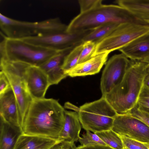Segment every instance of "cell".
Instances as JSON below:
<instances>
[{"mask_svg": "<svg viewBox=\"0 0 149 149\" xmlns=\"http://www.w3.org/2000/svg\"><path fill=\"white\" fill-rule=\"evenodd\" d=\"M107 146L114 149H124L122 140L112 129L95 133Z\"/></svg>", "mask_w": 149, "mask_h": 149, "instance_id": "7402d4cb", "label": "cell"}, {"mask_svg": "<svg viewBox=\"0 0 149 149\" xmlns=\"http://www.w3.org/2000/svg\"><path fill=\"white\" fill-rule=\"evenodd\" d=\"M82 127L77 112L65 111L63 125L59 140L74 143L79 140Z\"/></svg>", "mask_w": 149, "mask_h": 149, "instance_id": "2e32d148", "label": "cell"}, {"mask_svg": "<svg viewBox=\"0 0 149 149\" xmlns=\"http://www.w3.org/2000/svg\"><path fill=\"white\" fill-rule=\"evenodd\" d=\"M137 104L149 110V88L143 84L139 95Z\"/></svg>", "mask_w": 149, "mask_h": 149, "instance_id": "83f0119b", "label": "cell"}, {"mask_svg": "<svg viewBox=\"0 0 149 149\" xmlns=\"http://www.w3.org/2000/svg\"><path fill=\"white\" fill-rule=\"evenodd\" d=\"M78 149H114L108 146L102 145L82 146L77 147Z\"/></svg>", "mask_w": 149, "mask_h": 149, "instance_id": "1f68e13d", "label": "cell"}, {"mask_svg": "<svg viewBox=\"0 0 149 149\" xmlns=\"http://www.w3.org/2000/svg\"><path fill=\"white\" fill-rule=\"evenodd\" d=\"M130 62L122 53L113 56L107 62L100 81L102 96L108 93L121 82Z\"/></svg>", "mask_w": 149, "mask_h": 149, "instance_id": "30bf717a", "label": "cell"}, {"mask_svg": "<svg viewBox=\"0 0 149 149\" xmlns=\"http://www.w3.org/2000/svg\"><path fill=\"white\" fill-rule=\"evenodd\" d=\"M142 21L125 8L118 5L102 4L90 10L80 13L67 26L68 32L92 30L110 23L121 24Z\"/></svg>", "mask_w": 149, "mask_h": 149, "instance_id": "3957f363", "label": "cell"}, {"mask_svg": "<svg viewBox=\"0 0 149 149\" xmlns=\"http://www.w3.org/2000/svg\"><path fill=\"white\" fill-rule=\"evenodd\" d=\"M78 141L81 146H90L95 145L107 146L104 142L95 133L89 131H86L80 136Z\"/></svg>", "mask_w": 149, "mask_h": 149, "instance_id": "cb8c5ba5", "label": "cell"}, {"mask_svg": "<svg viewBox=\"0 0 149 149\" xmlns=\"http://www.w3.org/2000/svg\"><path fill=\"white\" fill-rule=\"evenodd\" d=\"M83 45V42L75 47L65 57L62 68L66 74L78 64Z\"/></svg>", "mask_w": 149, "mask_h": 149, "instance_id": "603a6c76", "label": "cell"}, {"mask_svg": "<svg viewBox=\"0 0 149 149\" xmlns=\"http://www.w3.org/2000/svg\"><path fill=\"white\" fill-rule=\"evenodd\" d=\"M119 50L131 60L140 61L149 54V33L136 38Z\"/></svg>", "mask_w": 149, "mask_h": 149, "instance_id": "e0dca14e", "label": "cell"}, {"mask_svg": "<svg viewBox=\"0 0 149 149\" xmlns=\"http://www.w3.org/2000/svg\"><path fill=\"white\" fill-rule=\"evenodd\" d=\"M139 61L144 63L147 65H149V54Z\"/></svg>", "mask_w": 149, "mask_h": 149, "instance_id": "836d02e7", "label": "cell"}, {"mask_svg": "<svg viewBox=\"0 0 149 149\" xmlns=\"http://www.w3.org/2000/svg\"><path fill=\"white\" fill-rule=\"evenodd\" d=\"M20 69L27 89L33 99L45 98L51 85L47 76L40 67L20 62Z\"/></svg>", "mask_w": 149, "mask_h": 149, "instance_id": "7c38bea8", "label": "cell"}, {"mask_svg": "<svg viewBox=\"0 0 149 149\" xmlns=\"http://www.w3.org/2000/svg\"><path fill=\"white\" fill-rule=\"evenodd\" d=\"M1 71L6 75L13 90L19 112L22 127L33 100L22 77L20 63L0 58Z\"/></svg>", "mask_w": 149, "mask_h": 149, "instance_id": "ba28073f", "label": "cell"}, {"mask_svg": "<svg viewBox=\"0 0 149 149\" xmlns=\"http://www.w3.org/2000/svg\"><path fill=\"white\" fill-rule=\"evenodd\" d=\"M111 129L118 135L143 144L149 143V127L129 113L117 114Z\"/></svg>", "mask_w": 149, "mask_h": 149, "instance_id": "8fae6325", "label": "cell"}, {"mask_svg": "<svg viewBox=\"0 0 149 149\" xmlns=\"http://www.w3.org/2000/svg\"><path fill=\"white\" fill-rule=\"evenodd\" d=\"M82 127L95 133L112 129L117 113L104 96L76 109Z\"/></svg>", "mask_w": 149, "mask_h": 149, "instance_id": "8992f818", "label": "cell"}, {"mask_svg": "<svg viewBox=\"0 0 149 149\" xmlns=\"http://www.w3.org/2000/svg\"><path fill=\"white\" fill-rule=\"evenodd\" d=\"M149 33V24L143 21L120 24L109 35L96 45L94 56L119 50L136 38Z\"/></svg>", "mask_w": 149, "mask_h": 149, "instance_id": "52a82bcc", "label": "cell"}, {"mask_svg": "<svg viewBox=\"0 0 149 149\" xmlns=\"http://www.w3.org/2000/svg\"><path fill=\"white\" fill-rule=\"evenodd\" d=\"M58 51L6 36L0 43V58L40 67Z\"/></svg>", "mask_w": 149, "mask_h": 149, "instance_id": "277c9868", "label": "cell"}, {"mask_svg": "<svg viewBox=\"0 0 149 149\" xmlns=\"http://www.w3.org/2000/svg\"><path fill=\"white\" fill-rule=\"evenodd\" d=\"M80 13L84 12L102 4V0H79Z\"/></svg>", "mask_w": 149, "mask_h": 149, "instance_id": "f1b7e54d", "label": "cell"}, {"mask_svg": "<svg viewBox=\"0 0 149 149\" xmlns=\"http://www.w3.org/2000/svg\"><path fill=\"white\" fill-rule=\"evenodd\" d=\"M65 111L54 99H33L22 127L23 133L60 140Z\"/></svg>", "mask_w": 149, "mask_h": 149, "instance_id": "6da1fadb", "label": "cell"}, {"mask_svg": "<svg viewBox=\"0 0 149 149\" xmlns=\"http://www.w3.org/2000/svg\"><path fill=\"white\" fill-rule=\"evenodd\" d=\"M61 140L22 133L13 149H49Z\"/></svg>", "mask_w": 149, "mask_h": 149, "instance_id": "ac0fdd59", "label": "cell"}, {"mask_svg": "<svg viewBox=\"0 0 149 149\" xmlns=\"http://www.w3.org/2000/svg\"><path fill=\"white\" fill-rule=\"evenodd\" d=\"M49 149H78L74 143L61 141Z\"/></svg>", "mask_w": 149, "mask_h": 149, "instance_id": "4dcf8cb0", "label": "cell"}, {"mask_svg": "<svg viewBox=\"0 0 149 149\" xmlns=\"http://www.w3.org/2000/svg\"><path fill=\"white\" fill-rule=\"evenodd\" d=\"M91 30L81 32H65L27 37L22 39L43 48L59 51L75 47L83 43L84 38Z\"/></svg>", "mask_w": 149, "mask_h": 149, "instance_id": "9c48e42d", "label": "cell"}, {"mask_svg": "<svg viewBox=\"0 0 149 149\" xmlns=\"http://www.w3.org/2000/svg\"><path fill=\"white\" fill-rule=\"evenodd\" d=\"M0 27L6 37L22 39L65 32L67 26L58 17L32 22L16 20L0 13Z\"/></svg>", "mask_w": 149, "mask_h": 149, "instance_id": "5b68a950", "label": "cell"}, {"mask_svg": "<svg viewBox=\"0 0 149 149\" xmlns=\"http://www.w3.org/2000/svg\"><path fill=\"white\" fill-rule=\"evenodd\" d=\"M147 65L131 60L121 82L104 96L118 114L129 113L137 104L147 73Z\"/></svg>", "mask_w": 149, "mask_h": 149, "instance_id": "7a4b0ae2", "label": "cell"}, {"mask_svg": "<svg viewBox=\"0 0 149 149\" xmlns=\"http://www.w3.org/2000/svg\"><path fill=\"white\" fill-rule=\"evenodd\" d=\"M143 84L149 88V73L147 72L144 79Z\"/></svg>", "mask_w": 149, "mask_h": 149, "instance_id": "d6a6232c", "label": "cell"}, {"mask_svg": "<svg viewBox=\"0 0 149 149\" xmlns=\"http://www.w3.org/2000/svg\"><path fill=\"white\" fill-rule=\"evenodd\" d=\"M96 44L91 41H87L83 42L81 50L78 63L86 61L94 56Z\"/></svg>", "mask_w": 149, "mask_h": 149, "instance_id": "d4e9b609", "label": "cell"}, {"mask_svg": "<svg viewBox=\"0 0 149 149\" xmlns=\"http://www.w3.org/2000/svg\"><path fill=\"white\" fill-rule=\"evenodd\" d=\"M129 113L141 121L149 127V110L140 107L136 104Z\"/></svg>", "mask_w": 149, "mask_h": 149, "instance_id": "484cf974", "label": "cell"}, {"mask_svg": "<svg viewBox=\"0 0 149 149\" xmlns=\"http://www.w3.org/2000/svg\"><path fill=\"white\" fill-rule=\"evenodd\" d=\"M11 88L10 83L6 75L2 71L0 72V95Z\"/></svg>", "mask_w": 149, "mask_h": 149, "instance_id": "f546056e", "label": "cell"}, {"mask_svg": "<svg viewBox=\"0 0 149 149\" xmlns=\"http://www.w3.org/2000/svg\"><path fill=\"white\" fill-rule=\"evenodd\" d=\"M75 47L59 50L40 66L48 77L51 85L57 84L68 75L62 68L66 56Z\"/></svg>", "mask_w": 149, "mask_h": 149, "instance_id": "4fadbf2b", "label": "cell"}, {"mask_svg": "<svg viewBox=\"0 0 149 149\" xmlns=\"http://www.w3.org/2000/svg\"><path fill=\"white\" fill-rule=\"evenodd\" d=\"M146 22L147 23L149 24V21H147Z\"/></svg>", "mask_w": 149, "mask_h": 149, "instance_id": "8d00e7d4", "label": "cell"}, {"mask_svg": "<svg viewBox=\"0 0 149 149\" xmlns=\"http://www.w3.org/2000/svg\"><path fill=\"white\" fill-rule=\"evenodd\" d=\"M116 2L138 19L149 21V0H118Z\"/></svg>", "mask_w": 149, "mask_h": 149, "instance_id": "ffe728a7", "label": "cell"}, {"mask_svg": "<svg viewBox=\"0 0 149 149\" xmlns=\"http://www.w3.org/2000/svg\"><path fill=\"white\" fill-rule=\"evenodd\" d=\"M124 149H125V148H124Z\"/></svg>", "mask_w": 149, "mask_h": 149, "instance_id": "74e56055", "label": "cell"}, {"mask_svg": "<svg viewBox=\"0 0 149 149\" xmlns=\"http://www.w3.org/2000/svg\"><path fill=\"white\" fill-rule=\"evenodd\" d=\"M22 133L20 127L11 124L0 117V149H13Z\"/></svg>", "mask_w": 149, "mask_h": 149, "instance_id": "d6986e66", "label": "cell"}, {"mask_svg": "<svg viewBox=\"0 0 149 149\" xmlns=\"http://www.w3.org/2000/svg\"><path fill=\"white\" fill-rule=\"evenodd\" d=\"M144 145L149 149V143H144Z\"/></svg>", "mask_w": 149, "mask_h": 149, "instance_id": "e575fe53", "label": "cell"}, {"mask_svg": "<svg viewBox=\"0 0 149 149\" xmlns=\"http://www.w3.org/2000/svg\"><path fill=\"white\" fill-rule=\"evenodd\" d=\"M109 53L104 52L96 54L88 60L78 64L67 74L71 77L84 76L98 73L106 64Z\"/></svg>", "mask_w": 149, "mask_h": 149, "instance_id": "9a60e30c", "label": "cell"}, {"mask_svg": "<svg viewBox=\"0 0 149 149\" xmlns=\"http://www.w3.org/2000/svg\"><path fill=\"white\" fill-rule=\"evenodd\" d=\"M147 72L149 73V65H147Z\"/></svg>", "mask_w": 149, "mask_h": 149, "instance_id": "d590c367", "label": "cell"}, {"mask_svg": "<svg viewBox=\"0 0 149 149\" xmlns=\"http://www.w3.org/2000/svg\"><path fill=\"white\" fill-rule=\"evenodd\" d=\"M120 24L110 23L97 27L91 30L84 36L83 42L91 41L97 45L109 35Z\"/></svg>", "mask_w": 149, "mask_h": 149, "instance_id": "44dd1931", "label": "cell"}, {"mask_svg": "<svg viewBox=\"0 0 149 149\" xmlns=\"http://www.w3.org/2000/svg\"><path fill=\"white\" fill-rule=\"evenodd\" d=\"M0 114L4 120L21 128L18 107L11 87L0 95Z\"/></svg>", "mask_w": 149, "mask_h": 149, "instance_id": "5bb4252c", "label": "cell"}, {"mask_svg": "<svg viewBox=\"0 0 149 149\" xmlns=\"http://www.w3.org/2000/svg\"><path fill=\"white\" fill-rule=\"evenodd\" d=\"M120 137L124 147L127 149H148L144 144L127 137L122 135H118Z\"/></svg>", "mask_w": 149, "mask_h": 149, "instance_id": "4316f807", "label": "cell"}]
</instances>
